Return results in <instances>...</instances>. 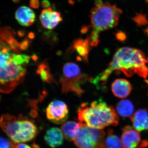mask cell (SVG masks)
Wrapping results in <instances>:
<instances>
[{
	"label": "cell",
	"instance_id": "cell-1",
	"mask_svg": "<svg viewBox=\"0 0 148 148\" xmlns=\"http://www.w3.org/2000/svg\"><path fill=\"white\" fill-rule=\"evenodd\" d=\"M147 63L145 56L141 51L133 48H121L116 51L108 68L92 82L98 87L103 86L114 71L122 72L128 77L137 74L146 78L148 75Z\"/></svg>",
	"mask_w": 148,
	"mask_h": 148
},
{
	"label": "cell",
	"instance_id": "cell-2",
	"mask_svg": "<svg viewBox=\"0 0 148 148\" xmlns=\"http://www.w3.org/2000/svg\"><path fill=\"white\" fill-rule=\"evenodd\" d=\"M77 112L79 122L96 129L102 130L119 123V117L113 107L102 99L82 103Z\"/></svg>",
	"mask_w": 148,
	"mask_h": 148
},
{
	"label": "cell",
	"instance_id": "cell-3",
	"mask_svg": "<svg viewBox=\"0 0 148 148\" xmlns=\"http://www.w3.org/2000/svg\"><path fill=\"white\" fill-rule=\"evenodd\" d=\"M122 10L116 6L107 2L93 8L90 10V21L92 29L88 37L91 47L96 46L99 43V34L116 27L119 23Z\"/></svg>",
	"mask_w": 148,
	"mask_h": 148
},
{
	"label": "cell",
	"instance_id": "cell-4",
	"mask_svg": "<svg viewBox=\"0 0 148 148\" xmlns=\"http://www.w3.org/2000/svg\"><path fill=\"white\" fill-rule=\"evenodd\" d=\"M0 125L3 132L15 144L31 141L38 133L34 122L22 115L17 116L8 114L2 115Z\"/></svg>",
	"mask_w": 148,
	"mask_h": 148
},
{
	"label": "cell",
	"instance_id": "cell-5",
	"mask_svg": "<svg viewBox=\"0 0 148 148\" xmlns=\"http://www.w3.org/2000/svg\"><path fill=\"white\" fill-rule=\"evenodd\" d=\"M86 79L85 75L82 73L77 64L73 62L66 63L63 67V76L59 80L62 86V92H74L81 96L84 92L81 85Z\"/></svg>",
	"mask_w": 148,
	"mask_h": 148
},
{
	"label": "cell",
	"instance_id": "cell-6",
	"mask_svg": "<svg viewBox=\"0 0 148 148\" xmlns=\"http://www.w3.org/2000/svg\"><path fill=\"white\" fill-rule=\"evenodd\" d=\"M24 66L18 65L10 60L6 66L1 68V92L10 93L23 82L26 74Z\"/></svg>",
	"mask_w": 148,
	"mask_h": 148
},
{
	"label": "cell",
	"instance_id": "cell-7",
	"mask_svg": "<svg viewBox=\"0 0 148 148\" xmlns=\"http://www.w3.org/2000/svg\"><path fill=\"white\" fill-rule=\"evenodd\" d=\"M80 123L79 132L74 141L77 147L103 148L106 136L105 132L102 130L96 129Z\"/></svg>",
	"mask_w": 148,
	"mask_h": 148
},
{
	"label": "cell",
	"instance_id": "cell-8",
	"mask_svg": "<svg viewBox=\"0 0 148 148\" xmlns=\"http://www.w3.org/2000/svg\"><path fill=\"white\" fill-rule=\"evenodd\" d=\"M46 112L47 119L55 124H64L69 117L68 106L60 100L51 102L47 108Z\"/></svg>",
	"mask_w": 148,
	"mask_h": 148
},
{
	"label": "cell",
	"instance_id": "cell-9",
	"mask_svg": "<svg viewBox=\"0 0 148 148\" xmlns=\"http://www.w3.org/2000/svg\"><path fill=\"white\" fill-rule=\"evenodd\" d=\"M121 142L125 148H143L148 145V141L142 142L139 132L129 125L123 129Z\"/></svg>",
	"mask_w": 148,
	"mask_h": 148
},
{
	"label": "cell",
	"instance_id": "cell-10",
	"mask_svg": "<svg viewBox=\"0 0 148 148\" xmlns=\"http://www.w3.org/2000/svg\"><path fill=\"white\" fill-rule=\"evenodd\" d=\"M40 18L43 27L48 30L54 29L63 20L60 12L53 11L51 8L43 10Z\"/></svg>",
	"mask_w": 148,
	"mask_h": 148
},
{
	"label": "cell",
	"instance_id": "cell-11",
	"mask_svg": "<svg viewBox=\"0 0 148 148\" xmlns=\"http://www.w3.org/2000/svg\"><path fill=\"white\" fill-rule=\"evenodd\" d=\"M134 129L138 132L148 130V111L146 109L138 110L130 117Z\"/></svg>",
	"mask_w": 148,
	"mask_h": 148
},
{
	"label": "cell",
	"instance_id": "cell-12",
	"mask_svg": "<svg viewBox=\"0 0 148 148\" xmlns=\"http://www.w3.org/2000/svg\"><path fill=\"white\" fill-rule=\"evenodd\" d=\"M112 90L116 97L124 98L130 94L132 90V86L127 80L118 79L113 82L112 85Z\"/></svg>",
	"mask_w": 148,
	"mask_h": 148
},
{
	"label": "cell",
	"instance_id": "cell-13",
	"mask_svg": "<svg viewBox=\"0 0 148 148\" xmlns=\"http://www.w3.org/2000/svg\"><path fill=\"white\" fill-rule=\"evenodd\" d=\"M15 18L20 25L29 27L34 24L36 15L31 8L27 6H21L16 11Z\"/></svg>",
	"mask_w": 148,
	"mask_h": 148
},
{
	"label": "cell",
	"instance_id": "cell-14",
	"mask_svg": "<svg viewBox=\"0 0 148 148\" xmlns=\"http://www.w3.org/2000/svg\"><path fill=\"white\" fill-rule=\"evenodd\" d=\"M64 134L60 128L53 127L48 130L44 136L46 143L52 148H56L63 144Z\"/></svg>",
	"mask_w": 148,
	"mask_h": 148
},
{
	"label": "cell",
	"instance_id": "cell-15",
	"mask_svg": "<svg viewBox=\"0 0 148 148\" xmlns=\"http://www.w3.org/2000/svg\"><path fill=\"white\" fill-rule=\"evenodd\" d=\"M81 127V123L74 121H69L64 123L61 127L64 138L68 141H74L78 135Z\"/></svg>",
	"mask_w": 148,
	"mask_h": 148
},
{
	"label": "cell",
	"instance_id": "cell-16",
	"mask_svg": "<svg viewBox=\"0 0 148 148\" xmlns=\"http://www.w3.org/2000/svg\"><path fill=\"white\" fill-rule=\"evenodd\" d=\"M90 40L88 38L86 39H78L73 43L71 49L76 51L79 56H82L85 61L88 60V56L90 50Z\"/></svg>",
	"mask_w": 148,
	"mask_h": 148
},
{
	"label": "cell",
	"instance_id": "cell-17",
	"mask_svg": "<svg viewBox=\"0 0 148 148\" xmlns=\"http://www.w3.org/2000/svg\"><path fill=\"white\" fill-rule=\"evenodd\" d=\"M116 110L117 112L120 116L128 117L132 116L134 108L132 103L129 100H123L117 104Z\"/></svg>",
	"mask_w": 148,
	"mask_h": 148
},
{
	"label": "cell",
	"instance_id": "cell-18",
	"mask_svg": "<svg viewBox=\"0 0 148 148\" xmlns=\"http://www.w3.org/2000/svg\"><path fill=\"white\" fill-rule=\"evenodd\" d=\"M121 140L119 137L114 134L112 130H109L102 148H121Z\"/></svg>",
	"mask_w": 148,
	"mask_h": 148
},
{
	"label": "cell",
	"instance_id": "cell-19",
	"mask_svg": "<svg viewBox=\"0 0 148 148\" xmlns=\"http://www.w3.org/2000/svg\"><path fill=\"white\" fill-rule=\"evenodd\" d=\"M41 79L44 82L50 83L53 81V77L50 73L49 68L45 64H40L37 71Z\"/></svg>",
	"mask_w": 148,
	"mask_h": 148
},
{
	"label": "cell",
	"instance_id": "cell-20",
	"mask_svg": "<svg viewBox=\"0 0 148 148\" xmlns=\"http://www.w3.org/2000/svg\"><path fill=\"white\" fill-rule=\"evenodd\" d=\"M30 59V56L27 54L12 53L10 60L18 65L24 66L29 63Z\"/></svg>",
	"mask_w": 148,
	"mask_h": 148
},
{
	"label": "cell",
	"instance_id": "cell-21",
	"mask_svg": "<svg viewBox=\"0 0 148 148\" xmlns=\"http://www.w3.org/2000/svg\"><path fill=\"white\" fill-rule=\"evenodd\" d=\"M1 148H12V142L4 137H1Z\"/></svg>",
	"mask_w": 148,
	"mask_h": 148
},
{
	"label": "cell",
	"instance_id": "cell-22",
	"mask_svg": "<svg viewBox=\"0 0 148 148\" xmlns=\"http://www.w3.org/2000/svg\"><path fill=\"white\" fill-rule=\"evenodd\" d=\"M30 5L33 8H38L40 5L39 0H30Z\"/></svg>",
	"mask_w": 148,
	"mask_h": 148
},
{
	"label": "cell",
	"instance_id": "cell-23",
	"mask_svg": "<svg viewBox=\"0 0 148 148\" xmlns=\"http://www.w3.org/2000/svg\"><path fill=\"white\" fill-rule=\"evenodd\" d=\"M14 148H32L31 146L23 143H18L15 145Z\"/></svg>",
	"mask_w": 148,
	"mask_h": 148
},
{
	"label": "cell",
	"instance_id": "cell-24",
	"mask_svg": "<svg viewBox=\"0 0 148 148\" xmlns=\"http://www.w3.org/2000/svg\"><path fill=\"white\" fill-rule=\"evenodd\" d=\"M42 7L44 8H47L50 5V3L47 0H44L42 1Z\"/></svg>",
	"mask_w": 148,
	"mask_h": 148
},
{
	"label": "cell",
	"instance_id": "cell-25",
	"mask_svg": "<svg viewBox=\"0 0 148 148\" xmlns=\"http://www.w3.org/2000/svg\"><path fill=\"white\" fill-rule=\"evenodd\" d=\"M13 1H14V2L17 3L18 2V1H19V0H13Z\"/></svg>",
	"mask_w": 148,
	"mask_h": 148
},
{
	"label": "cell",
	"instance_id": "cell-26",
	"mask_svg": "<svg viewBox=\"0 0 148 148\" xmlns=\"http://www.w3.org/2000/svg\"><path fill=\"white\" fill-rule=\"evenodd\" d=\"M145 81H146V83H147V84L148 85V79L146 80Z\"/></svg>",
	"mask_w": 148,
	"mask_h": 148
},
{
	"label": "cell",
	"instance_id": "cell-27",
	"mask_svg": "<svg viewBox=\"0 0 148 148\" xmlns=\"http://www.w3.org/2000/svg\"></svg>",
	"mask_w": 148,
	"mask_h": 148
}]
</instances>
